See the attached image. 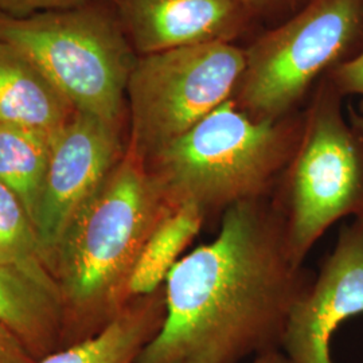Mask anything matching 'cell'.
I'll list each match as a JSON object with an SVG mask.
<instances>
[{
    "instance_id": "obj_10",
    "label": "cell",
    "mask_w": 363,
    "mask_h": 363,
    "mask_svg": "<svg viewBox=\"0 0 363 363\" xmlns=\"http://www.w3.org/2000/svg\"><path fill=\"white\" fill-rule=\"evenodd\" d=\"M139 57L232 42L255 11L241 0H108Z\"/></svg>"
},
{
    "instance_id": "obj_11",
    "label": "cell",
    "mask_w": 363,
    "mask_h": 363,
    "mask_svg": "<svg viewBox=\"0 0 363 363\" xmlns=\"http://www.w3.org/2000/svg\"><path fill=\"white\" fill-rule=\"evenodd\" d=\"M76 112L27 55L0 42V124L54 139Z\"/></svg>"
},
{
    "instance_id": "obj_16",
    "label": "cell",
    "mask_w": 363,
    "mask_h": 363,
    "mask_svg": "<svg viewBox=\"0 0 363 363\" xmlns=\"http://www.w3.org/2000/svg\"><path fill=\"white\" fill-rule=\"evenodd\" d=\"M0 264L13 267L61 298L50 262L26 210L11 190L0 183ZM62 301V298H61Z\"/></svg>"
},
{
    "instance_id": "obj_19",
    "label": "cell",
    "mask_w": 363,
    "mask_h": 363,
    "mask_svg": "<svg viewBox=\"0 0 363 363\" xmlns=\"http://www.w3.org/2000/svg\"><path fill=\"white\" fill-rule=\"evenodd\" d=\"M337 84L342 91L363 97V52L337 67Z\"/></svg>"
},
{
    "instance_id": "obj_1",
    "label": "cell",
    "mask_w": 363,
    "mask_h": 363,
    "mask_svg": "<svg viewBox=\"0 0 363 363\" xmlns=\"http://www.w3.org/2000/svg\"><path fill=\"white\" fill-rule=\"evenodd\" d=\"M288 244L253 201L166 277L164 319L136 363H238L276 350L298 294Z\"/></svg>"
},
{
    "instance_id": "obj_9",
    "label": "cell",
    "mask_w": 363,
    "mask_h": 363,
    "mask_svg": "<svg viewBox=\"0 0 363 363\" xmlns=\"http://www.w3.org/2000/svg\"><path fill=\"white\" fill-rule=\"evenodd\" d=\"M363 315V217L342 229L313 286L294 300L281 337L289 363H334L337 328Z\"/></svg>"
},
{
    "instance_id": "obj_14",
    "label": "cell",
    "mask_w": 363,
    "mask_h": 363,
    "mask_svg": "<svg viewBox=\"0 0 363 363\" xmlns=\"http://www.w3.org/2000/svg\"><path fill=\"white\" fill-rule=\"evenodd\" d=\"M205 211L193 203L174 208L154 229L136 261L125 298L152 295L166 280L178 257L201 230Z\"/></svg>"
},
{
    "instance_id": "obj_22",
    "label": "cell",
    "mask_w": 363,
    "mask_h": 363,
    "mask_svg": "<svg viewBox=\"0 0 363 363\" xmlns=\"http://www.w3.org/2000/svg\"><path fill=\"white\" fill-rule=\"evenodd\" d=\"M358 125H359V130H362L363 133V117L362 118H358Z\"/></svg>"
},
{
    "instance_id": "obj_18",
    "label": "cell",
    "mask_w": 363,
    "mask_h": 363,
    "mask_svg": "<svg viewBox=\"0 0 363 363\" xmlns=\"http://www.w3.org/2000/svg\"><path fill=\"white\" fill-rule=\"evenodd\" d=\"M33 354L10 328L0 325V363H35Z\"/></svg>"
},
{
    "instance_id": "obj_17",
    "label": "cell",
    "mask_w": 363,
    "mask_h": 363,
    "mask_svg": "<svg viewBox=\"0 0 363 363\" xmlns=\"http://www.w3.org/2000/svg\"><path fill=\"white\" fill-rule=\"evenodd\" d=\"M94 0H0V15L23 18L34 13L64 10Z\"/></svg>"
},
{
    "instance_id": "obj_12",
    "label": "cell",
    "mask_w": 363,
    "mask_h": 363,
    "mask_svg": "<svg viewBox=\"0 0 363 363\" xmlns=\"http://www.w3.org/2000/svg\"><path fill=\"white\" fill-rule=\"evenodd\" d=\"M0 325L10 328L40 359L62 347V301L26 273L0 264Z\"/></svg>"
},
{
    "instance_id": "obj_20",
    "label": "cell",
    "mask_w": 363,
    "mask_h": 363,
    "mask_svg": "<svg viewBox=\"0 0 363 363\" xmlns=\"http://www.w3.org/2000/svg\"><path fill=\"white\" fill-rule=\"evenodd\" d=\"M247 7H250L255 13H261L262 10H271L273 7L284 3L286 0H241Z\"/></svg>"
},
{
    "instance_id": "obj_6",
    "label": "cell",
    "mask_w": 363,
    "mask_h": 363,
    "mask_svg": "<svg viewBox=\"0 0 363 363\" xmlns=\"http://www.w3.org/2000/svg\"><path fill=\"white\" fill-rule=\"evenodd\" d=\"M363 0H310L245 50L238 105L255 120L281 116L357 35Z\"/></svg>"
},
{
    "instance_id": "obj_8",
    "label": "cell",
    "mask_w": 363,
    "mask_h": 363,
    "mask_svg": "<svg viewBox=\"0 0 363 363\" xmlns=\"http://www.w3.org/2000/svg\"><path fill=\"white\" fill-rule=\"evenodd\" d=\"M121 132L77 111L54 136L33 220L52 269L69 225L100 190L124 154Z\"/></svg>"
},
{
    "instance_id": "obj_4",
    "label": "cell",
    "mask_w": 363,
    "mask_h": 363,
    "mask_svg": "<svg viewBox=\"0 0 363 363\" xmlns=\"http://www.w3.org/2000/svg\"><path fill=\"white\" fill-rule=\"evenodd\" d=\"M286 138L276 121L255 120L228 100L145 159L171 208L252 201L280 167Z\"/></svg>"
},
{
    "instance_id": "obj_2",
    "label": "cell",
    "mask_w": 363,
    "mask_h": 363,
    "mask_svg": "<svg viewBox=\"0 0 363 363\" xmlns=\"http://www.w3.org/2000/svg\"><path fill=\"white\" fill-rule=\"evenodd\" d=\"M172 210L145 159L127 144L104 184L69 225L54 257L65 315L62 347L96 335L123 310L116 303L127 298L136 261Z\"/></svg>"
},
{
    "instance_id": "obj_13",
    "label": "cell",
    "mask_w": 363,
    "mask_h": 363,
    "mask_svg": "<svg viewBox=\"0 0 363 363\" xmlns=\"http://www.w3.org/2000/svg\"><path fill=\"white\" fill-rule=\"evenodd\" d=\"M163 319L164 310L154 300L124 307L96 335L54 351L35 363H136Z\"/></svg>"
},
{
    "instance_id": "obj_3",
    "label": "cell",
    "mask_w": 363,
    "mask_h": 363,
    "mask_svg": "<svg viewBox=\"0 0 363 363\" xmlns=\"http://www.w3.org/2000/svg\"><path fill=\"white\" fill-rule=\"evenodd\" d=\"M0 42L27 55L76 111L123 130L139 55L108 0L23 18L0 15Z\"/></svg>"
},
{
    "instance_id": "obj_5",
    "label": "cell",
    "mask_w": 363,
    "mask_h": 363,
    "mask_svg": "<svg viewBox=\"0 0 363 363\" xmlns=\"http://www.w3.org/2000/svg\"><path fill=\"white\" fill-rule=\"evenodd\" d=\"M245 50L213 42L142 55L127 86L128 144L144 159L193 128L237 91Z\"/></svg>"
},
{
    "instance_id": "obj_15",
    "label": "cell",
    "mask_w": 363,
    "mask_h": 363,
    "mask_svg": "<svg viewBox=\"0 0 363 363\" xmlns=\"http://www.w3.org/2000/svg\"><path fill=\"white\" fill-rule=\"evenodd\" d=\"M52 143V139L37 132L0 124V183L21 201L31 220L38 205Z\"/></svg>"
},
{
    "instance_id": "obj_21",
    "label": "cell",
    "mask_w": 363,
    "mask_h": 363,
    "mask_svg": "<svg viewBox=\"0 0 363 363\" xmlns=\"http://www.w3.org/2000/svg\"><path fill=\"white\" fill-rule=\"evenodd\" d=\"M252 363H289V361L286 354H281L277 350H271L259 354V357Z\"/></svg>"
},
{
    "instance_id": "obj_7",
    "label": "cell",
    "mask_w": 363,
    "mask_h": 363,
    "mask_svg": "<svg viewBox=\"0 0 363 363\" xmlns=\"http://www.w3.org/2000/svg\"><path fill=\"white\" fill-rule=\"evenodd\" d=\"M347 214L363 217V151L335 97L325 94L312 112L294 169L286 244L295 264Z\"/></svg>"
}]
</instances>
